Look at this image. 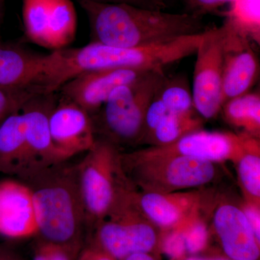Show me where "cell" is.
Returning a JSON list of instances; mask_svg holds the SVG:
<instances>
[{"label": "cell", "instance_id": "8d00e7d4", "mask_svg": "<svg viewBox=\"0 0 260 260\" xmlns=\"http://www.w3.org/2000/svg\"><path fill=\"white\" fill-rule=\"evenodd\" d=\"M184 260H205L201 259V258H198V257H189L187 258V259H184Z\"/></svg>", "mask_w": 260, "mask_h": 260}, {"label": "cell", "instance_id": "d6a6232c", "mask_svg": "<svg viewBox=\"0 0 260 260\" xmlns=\"http://www.w3.org/2000/svg\"><path fill=\"white\" fill-rule=\"evenodd\" d=\"M0 260H18L8 249L0 246Z\"/></svg>", "mask_w": 260, "mask_h": 260}, {"label": "cell", "instance_id": "f546056e", "mask_svg": "<svg viewBox=\"0 0 260 260\" xmlns=\"http://www.w3.org/2000/svg\"><path fill=\"white\" fill-rule=\"evenodd\" d=\"M92 1L107 3H126V4L151 10H162L167 7L164 0H92Z\"/></svg>", "mask_w": 260, "mask_h": 260}, {"label": "cell", "instance_id": "5b68a950", "mask_svg": "<svg viewBox=\"0 0 260 260\" xmlns=\"http://www.w3.org/2000/svg\"><path fill=\"white\" fill-rule=\"evenodd\" d=\"M86 222L97 223L107 216L116 200L128 190V180L118 146L99 138L77 165Z\"/></svg>", "mask_w": 260, "mask_h": 260}, {"label": "cell", "instance_id": "ac0fdd59", "mask_svg": "<svg viewBox=\"0 0 260 260\" xmlns=\"http://www.w3.org/2000/svg\"><path fill=\"white\" fill-rule=\"evenodd\" d=\"M25 123L20 111L0 123V174L21 177L26 171Z\"/></svg>", "mask_w": 260, "mask_h": 260}, {"label": "cell", "instance_id": "5bb4252c", "mask_svg": "<svg viewBox=\"0 0 260 260\" xmlns=\"http://www.w3.org/2000/svg\"><path fill=\"white\" fill-rule=\"evenodd\" d=\"M213 224L228 258L259 259V242L241 208L232 204L220 205L214 214Z\"/></svg>", "mask_w": 260, "mask_h": 260}, {"label": "cell", "instance_id": "ffe728a7", "mask_svg": "<svg viewBox=\"0 0 260 260\" xmlns=\"http://www.w3.org/2000/svg\"><path fill=\"white\" fill-rule=\"evenodd\" d=\"M196 112L177 113L167 110L144 141L153 146L167 145L184 135L202 129L203 124Z\"/></svg>", "mask_w": 260, "mask_h": 260}, {"label": "cell", "instance_id": "603a6c76", "mask_svg": "<svg viewBox=\"0 0 260 260\" xmlns=\"http://www.w3.org/2000/svg\"><path fill=\"white\" fill-rule=\"evenodd\" d=\"M51 0H23V22L29 42L50 49Z\"/></svg>", "mask_w": 260, "mask_h": 260}, {"label": "cell", "instance_id": "3957f363", "mask_svg": "<svg viewBox=\"0 0 260 260\" xmlns=\"http://www.w3.org/2000/svg\"><path fill=\"white\" fill-rule=\"evenodd\" d=\"M66 161L49 166L21 179L31 193L38 234L46 242L75 251L87 222L78 167Z\"/></svg>", "mask_w": 260, "mask_h": 260}, {"label": "cell", "instance_id": "277c9868", "mask_svg": "<svg viewBox=\"0 0 260 260\" xmlns=\"http://www.w3.org/2000/svg\"><path fill=\"white\" fill-rule=\"evenodd\" d=\"M166 77L164 69L154 70L116 88L96 113L95 133L116 146L142 142L147 110Z\"/></svg>", "mask_w": 260, "mask_h": 260}, {"label": "cell", "instance_id": "8992f818", "mask_svg": "<svg viewBox=\"0 0 260 260\" xmlns=\"http://www.w3.org/2000/svg\"><path fill=\"white\" fill-rule=\"evenodd\" d=\"M123 171L145 191L171 193L205 185L213 180V162L183 155H150L143 150L121 154Z\"/></svg>", "mask_w": 260, "mask_h": 260}, {"label": "cell", "instance_id": "30bf717a", "mask_svg": "<svg viewBox=\"0 0 260 260\" xmlns=\"http://www.w3.org/2000/svg\"><path fill=\"white\" fill-rule=\"evenodd\" d=\"M153 70L134 68L88 70L65 82L56 92L83 108L90 116L94 115L116 88L139 79Z\"/></svg>", "mask_w": 260, "mask_h": 260}, {"label": "cell", "instance_id": "6da1fadb", "mask_svg": "<svg viewBox=\"0 0 260 260\" xmlns=\"http://www.w3.org/2000/svg\"><path fill=\"white\" fill-rule=\"evenodd\" d=\"M88 16L92 42L121 48L164 44L208 30L200 17L126 3L78 0Z\"/></svg>", "mask_w": 260, "mask_h": 260}, {"label": "cell", "instance_id": "52a82bcc", "mask_svg": "<svg viewBox=\"0 0 260 260\" xmlns=\"http://www.w3.org/2000/svg\"><path fill=\"white\" fill-rule=\"evenodd\" d=\"M135 203L134 194L119 197L107 216L98 222V249L116 260L137 253H150L158 244V236Z\"/></svg>", "mask_w": 260, "mask_h": 260}, {"label": "cell", "instance_id": "cb8c5ba5", "mask_svg": "<svg viewBox=\"0 0 260 260\" xmlns=\"http://www.w3.org/2000/svg\"><path fill=\"white\" fill-rule=\"evenodd\" d=\"M238 174L249 201L259 205L260 156L257 139L251 137L244 153L237 160Z\"/></svg>", "mask_w": 260, "mask_h": 260}, {"label": "cell", "instance_id": "484cf974", "mask_svg": "<svg viewBox=\"0 0 260 260\" xmlns=\"http://www.w3.org/2000/svg\"><path fill=\"white\" fill-rule=\"evenodd\" d=\"M35 94L38 93L32 88L0 87V123L12 113L20 111Z\"/></svg>", "mask_w": 260, "mask_h": 260}, {"label": "cell", "instance_id": "836d02e7", "mask_svg": "<svg viewBox=\"0 0 260 260\" xmlns=\"http://www.w3.org/2000/svg\"><path fill=\"white\" fill-rule=\"evenodd\" d=\"M32 260H49V258L46 254V253L44 252V251L43 250L42 246H41L40 249H39V251H37L36 255L34 256V259Z\"/></svg>", "mask_w": 260, "mask_h": 260}, {"label": "cell", "instance_id": "9a60e30c", "mask_svg": "<svg viewBox=\"0 0 260 260\" xmlns=\"http://www.w3.org/2000/svg\"><path fill=\"white\" fill-rule=\"evenodd\" d=\"M38 234L37 218L28 186L23 182H0V234L20 239Z\"/></svg>", "mask_w": 260, "mask_h": 260}, {"label": "cell", "instance_id": "9c48e42d", "mask_svg": "<svg viewBox=\"0 0 260 260\" xmlns=\"http://www.w3.org/2000/svg\"><path fill=\"white\" fill-rule=\"evenodd\" d=\"M59 95L38 93L23 104L20 112L25 123L26 171L23 178L44 168L66 160L53 143L49 115Z\"/></svg>", "mask_w": 260, "mask_h": 260}, {"label": "cell", "instance_id": "f1b7e54d", "mask_svg": "<svg viewBox=\"0 0 260 260\" xmlns=\"http://www.w3.org/2000/svg\"><path fill=\"white\" fill-rule=\"evenodd\" d=\"M246 215L248 221L255 234L257 240L260 241V213L259 205L248 202L241 208Z\"/></svg>", "mask_w": 260, "mask_h": 260}, {"label": "cell", "instance_id": "d590c367", "mask_svg": "<svg viewBox=\"0 0 260 260\" xmlns=\"http://www.w3.org/2000/svg\"><path fill=\"white\" fill-rule=\"evenodd\" d=\"M209 260H233V259H229V258L220 257V256H218V257L211 258V259H210Z\"/></svg>", "mask_w": 260, "mask_h": 260}, {"label": "cell", "instance_id": "ba28073f", "mask_svg": "<svg viewBox=\"0 0 260 260\" xmlns=\"http://www.w3.org/2000/svg\"><path fill=\"white\" fill-rule=\"evenodd\" d=\"M223 30L209 28L197 49L191 95L195 111L205 119L218 115L223 107Z\"/></svg>", "mask_w": 260, "mask_h": 260}, {"label": "cell", "instance_id": "44dd1931", "mask_svg": "<svg viewBox=\"0 0 260 260\" xmlns=\"http://www.w3.org/2000/svg\"><path fill=\"white\" fill-rule=\"evenodd\" d=\"M78 18L71 0H51L50 49H65L74 42Z\"/></svg>", "mask_w": 260, "mask_h": 260}, {"label": "cell", "instance_id": "e575fe53", "mask_svg": "<svg viewBox=\"0 0 260 260\" xmlns=\"http://www.w3.org/2000/svg\"><path fill=\"white\" fill-rule=\"evenodd\" d=\"M5 0H0V23L3 19V13H4Z\"/></svg>", "mask_w": 260, "mask_h": 260}, {"label": "cell", "instance_id": "83f0119b", "mask_svg": "<svg viewBox=\"0 0 260 260\" xmlns=\"http://www.w3.org/2000/svg\"><path fill=\"white\" fill-rule=\"evenodd\" d=\"M234 0H184L186 13L203 18V15L216 12Z\"/></svg>", "mask_w": 260, "mask_h": 260}, {"label": "cell", "instance_id": "7402d4cb", "mask_svg": "<svg viewBox=\"0 0 260 260\" xmlns=\"http://www.w3.org/2000/svg\"><path fill=\"white\" fill-rule=\"evenodd\" d=\"M223 23L251 42L260 44V0H234Z\"/></svg>", "mask_w": 260, "mask_h": 260}, {"label": "cell", "instance_id": "d4e9b609", "mask_svg": "<svg viewBox=\"0 0 260 260\" xmlns=\"http://www.w3.org/2000/svg\"><path fill=\"white\" fill-rule=\"evenodd\" d=\"M192 213L181 223L184 232L186 251L190 254H197L203 251L208 243V232L204 222Z\"/></svg>", "mask_w": 260, "mask_h": 260}, {"label": "cell", "instance_id": "7c38bea8", "mask_svg": "<svg viewBox=\"0 0 260 260\" xmlns=\"http://www.w3.org/2000/svg\"><path fill=\"white\" fill-rule=\"evenodd\" d=\"M49 129L53 143L66 160L87 153L96 140L92 116L60 95L49 115Z\"/></svg>", "mask_w": 260, "mask_h": 260}, {"label": "cell", "instance_id": "1f68e13d", "mask_svg": "<svg viewBox=\"0 0 260 260\" xmlns=\"http://www.w3.org/2000/svg\"><path fill=\"white\" fill-rule=\"evenodd\" d=\"M124 260H155L150 253H137L128 256Z\"/></svg>", "mask_w": 260, "mask_h": 260}, {"label": "cell", "instance_id": "4fadbf2b", "mask_svg": "<svg viewBox=\"0 0 260 260\" xmlns=\"http://www.w3.org/2000/svg\"><path fill=\"white\" fill-rule=\"evenodd\" d=\"M223 30V93L227 101L249 93L259 75V61L248 38L225 23Z\"/></svg>", "mask_w": 260, "mask_h": 260}, {"label": "cell", "instance_id": "2e32d148", "mask_svg": "<svg viewBox=\"0 0 260 260\" xmlns=\"http://www.w3.org/2000/svg\"><path fill=\"white\" fill-rule=\"evenodd\" d=\"M49 54L0 44V87L32 88L40 93Z\"/></svg>", "mask_w": 260, "mask_h": 260}, {"label": "cell", "instance_id": "d6986e66", "mask_svg": "<svg viewBox=\"0 0 260 260\" xmlns=\"http://www.w3.org/2000/svg\"><path fill=\"white\" fill-rule=\"evenodd\" d=\"M224 117L229 124L242 128L246 134L257 138L260 133V95L246 93L223 104Z\"/></svg>", "mask_w": 260, "mask_h": 260}, {"label": "cell", "instance_id": "7a4b0ae2", "mask_svg": "<svg viewBox=\"0 0 260 260\" xmlns=\"http://www.w3.org/2000/svg\"><path fill=\"white\" fill-rule=\"evenodd\" d=\"M205 31L146 47H114L90 42L83 47L54 50L51 52L50 68L46 80L47 90L54 93L65 82L88 70L164 69L167 65L195 54Z\"/></svg>", "mask_w": 260, "mask_h": 260}, {"label": "cell", "instance_id": "e0dca14e", "mask_svg": "<svg viewBox=\"0 0 260 260\" xmlns=\"http://www.w3.org/2000/svg\"><path fill=\"white\" fill-rule=\"evenodd\" d=\"M134 198L145 218L165 229H173L184 222L194 211L198 203V196L192 193L145 191Z\"/></svg>", "mask_w": 260, "mask_h": 260}, {"label": "cell", "instance_id": "4316f807", "mask_svg": "<svg viewBox=\"0 0 260 260\" xmlns=\"http://www.w3.org/2000/svg\"><path fill=\"white\" fill-rule=\"evenodd\" d=\"M161 246L164 253L172 259H181L184 256L186 251L185 241L181 224L166 234L162 239Z\"/></svg>", "mask_w": 260, "mask_h": 260}, {"label": "cell", "instance_id": "4dcf8cb0", "mask_svg": "<svg viewBox=\"0 0 260 260\" xmlns=\"http://www.w3.org/2000/svg\"><path fill=\"white\" fill-rule=\"evenodd\" d=\"M78 260H116L104 251L98 249H90L84 251Z\"/></svg>", "mask_w": 260, "mask_h": 260}, {"label": "cell", "instance_id": "8fae6325", "mask_svg": "<svg viewBox=\"0 0 260 260\" xmlns=\"http://www.w3.org/2000/svg\"><path fill=\"white\" fill-rule=\"evenodd\" d=\"M251 135L197 130L174 143L143 150L153 155H183L210 162L237 161L245 150Z\"/></svg>", "mask_w": 260, "mask_h": 260}]
</instances>
